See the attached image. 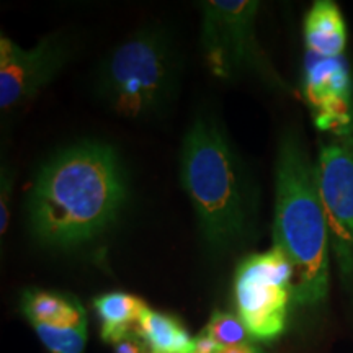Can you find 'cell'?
<instances>
[{
	"instance_id": "5",
	"label": "cell",
	"mask_w": 353,
	"mask_h": 353,
	"mask_svg": "<svg viewBox=\"0 0 353 353\" xmlns=\"http://www.w3.org/2000/svg\"><path fill=\"white\" fill-rule=\"evenodd\" d=\"M257 0H208L201 3V52L211 74L224 81L252 74L273 81L255 34Z\"/></svg>"
},
{
	"instance_id": "4",
	"label": "cell",
	"mask_w": 353,
	"mask_h": 353,
	"mask_svg": "<svg viewBox=\"0 0 353 353\" xmlns=\"http://www.w3.org/2000/svg\"><path fill=\"white\" fill-rule=\"evenodd\" d=\"M179 52L164 30L132 33L101 59L95 95L110 112L131 120H149L167 112L176 97Z\"/></svg>"
},
{
	"instance_id": "14",
	"label": "cell",
	"mask_w": 353,
	"mask_h": 353,
	"mask_svg": "<svg viewBox=\"0 0 353 353\" xmlns=\"http://www.w3.org/2000/svg\"><path fill=\"white\" fill-rule=\"evenodd\" d=\"M203 334L208 335L219 347L247 345L250 339V334L247 332L241 317L224 311H214L211 314Z\"/></svg>"
},
{
	"instance_id": "6",
	"label": "cell",
	"mask_w": 353,
	"mask_h": 353,
	"mask_svg": "<svg viewBox=\"0 0 353 353\" xmlns=\"http://www.w3.org/2000/svg\"><path fill=\"white\" fill-rule=\"evenodd\" d=\"M293 265L276 247L242 260L234 276L237 316L257 341H273L283 334L293 299Z\"/></svg>"
},
{
	"instance_id": "1",
	"label": "cell",
	"mask_w": 353,
	"mask_h": 353,
	"mask_svg": "<svg viewBox=\"0 0 353 353\" xmlns=\"http://www.w3.org/2000/svg\"><path fill=\"white\" fill-rule=\"evenodd\" d=\"M128 200L121 159L101 141H81L56 152L34 176L26 211L34 241L72 249L99 237Z\"/></svg>"
},
{
	"instance_id": "7",
	"label": "cell",
	"mask_w": 353,
	"mask_h": 353,
	"mask_svg": "<svg viewBox=\"0 0 353 353\" xmlns=\"http://www.w3.org/2000/svg\"><path fill=\"white\" fill-rule=\"evenodd\" d=\"M317 180L335 262L353 290V131L322 143Z\"/></svg>"
},
{
	"instance_id": "13",
	"label": "cell",
	"mask_w": 353,
	"mask_h": 353,
	"mask_svg": "<svg viewBox=\"0 0 353 353\" xmlns=\"http://www.w3.org/2000/svg\"><path fill=\"white\" fill-rule=\"evenodd\" d=\"M136 332L152 353H192L195 347V339L190 337L182 322L151 307L143 312Z\"/></svg>"
},
{
	"instance_id": "12",
	"label": "cell",
	"mask_w": 353,
	"mask_h": 353,
	"mask_svg": "<svg viewBox=\"0 0 353 353\" xmlns=\"http://www.w3.org/2000/svg\"><path fill=\"white\" fill-rule=\"evenodd\" d=\"M94 307L101 321V339L114 345L125 335L136 332L141 316L149 306L134 294L114 291L95 298Z\"/></svg>"
},
{
	"instance_id": "2",
	"label": "cell",
	"mask_w": 353,
	"mask_h": 353,
	"mask_svg": "<svg viewBox=\"0 0 353 353\" xmlns=\"http://www.w3.org/2000/svg\"><path fill=\"white\" fill-rule=\"evenodd\" d=\"M273 247L293 265V301L312 306L329 290V229L317 165L293 132L281 138L276 157Z\"/></svg>"
},
{
	"instance_id": "3",
	"label": "cell",
	"mask_w": 353,
	"mask_h": 353,
	"mask_svg": "<svg viewBox=\"0 0 353 353\" xmlns=\"http://www.w3.org/2000/svg\"><path fill=\"white\" fill-rule=\"evenodd\" d=\"M180 182L213 252L244 239L250 221L249 188L239 157L214 118L198 114L188 128L180 151Z\"/></svg>"
},
{
	"instance_id": "9",
	"label": "cell",
	"mask_w": 353,
	"mask_h": 353,
	"mask_svg": "<svg viewBox=\"0 0 353 353\" xmlns=\"http://www.w3.org/2000/svg\"><path fill=\"white\" fill-rule=\"evenodd\" d=\"M304 85L321 130L334 134L353 131L350 72L342 56L322 57L307 51L304 63Z\"/></svg>"
},
{
	"instance_id": "8",
	"label": "cell",
	"mask_w": 353,
	"mask_h": 353,
	"mask_svg": "<svg viewBox=\"0 0 353 353\" xmlns=\"http://www.w3.org/2000/svg\"><path fill=\"white\" fill-rule=\"evenodd\" d=\"M70 57V46L59 34L43 38L23 50L6 34L0 37V110L10 114L32 101L52 82Z\"/></svg>"
},
{
	"instance_id": "16",
	"label": "cell",
	"mask_w": 353,
	"mask_h": 353,
	"mask_svg": "<svg viewBox=\"0 0 353 353\" xmlns=\"http://www.w3.org/2000/svg\"><path fill=\"white\" fill-rule=\"evenodd\" d=\"M13 188V174L6 162L2 164V174H0V234H6L10 221V196Z\"/></svg>"
},
{
	"instance_id": "15",
	"label": "cell",
	"mask_w": 353,
	"mask_h": 353,
	"mask_svg": "<svg viewBox=\"0 0 353 353\" xmlns=\"http://www.w3.org/2000/svg\"><path fill=\"white\" fill-rule=\"evenodd\" d=\"M39 341L50 353H83L87 343L85 327H51V325H32Z\"/></svg>"
},
{
	"instance_id": "17",
	"label": "cell",
	"mask_w": 353,
	"mask_h": 353,
	"mask_svg": "<svg viewBox=\"0 0 353 353\" xmlns=\"http://www.w3.org/2000/svg\"><path fill=\"white\" fill-rule=\"evenodd\" d=\"M114 353H152L138 332L125 335L121 341L114 343Z\"/></svg>"
},
{
	"instance_id": "18",
	"label": "cell",
	"mask_w": 353,
	"mask_h": 353,
	"mask_svg": "<svg viewBox=\"0 0 353 353\" xmlns=\"http://www.w3.org/2000/svg\"><path fill=\"white\" fill-rule=\"evenodd\" d=\"M216 353H262L249 345H236V347H221Z\"/></svg>"
},
{
	"instance_id": "11",
	"label": "cell",
	"mask_w": 353,
	"mask_h": 353,
	"mask_svg": "<svg viewBox=\"0 0 353 353\" xmlns=\"http://www.w3.org/2000/svg\"><path fill=\"white\" fill-rule=\"evenodd\" d=\"M304 39L307 51L317 56H342L347 44V28L342 13L334 2H314L304 20Z\"/></svg>"
},
{
	"instance_id": "10",
	"label": "cell",
	"mask_w": 353,
	"mask_h": 353,
	"mask_svg": "<svg viewBox=\"0 0 353 353\" xmlns=\"http://www.w3.org/2000/svg\"><path fill=\"white\" fill-rule=\"evenodd\" d=\"M20 309L32 325L51 327H85L87 314L82 303L72 294L44 290H26L21 294Z\"/></svg>"
}]
</instances>
